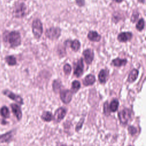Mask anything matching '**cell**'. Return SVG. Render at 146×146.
<instances>
[{
    "instance_id": "cell-1",
    "label": "cell",
    "mask_w": 146,
    "mask_h": 146,
    "mask_svg": "<svg viewBox=\"0 0 146 146\" xmlns=\"http://www.w3.org/2000/svg\"><path fill=\"white\" fill-rule=\"evenodd\" d=\"M3 40L10 45V47L14 48L21 44V36L18 31H13L10 33L6 32L3 34Z\"/></svg>"
},
{
    "instance_id": "cell-2",
    "label": "cell",
    "mask_w": 146,
    "mask_h": 146,
    "mask_svg": "<svg viewBox=\"0 0 146 146\" xmlns=\"http://www.w3.org/2000/svg\"><path fill=\"white\" fill-rule=\"evenodd\" d=\"M32 32L35 39H39L41 38L43 32V24L39 18H35L32 22Z\"/></svg>"
},
{
    "instance_id": "cell-3",
    "label": "cell",
    "mask_w": 146,
    "mask_h": 146,
    "mask_svg": "<svg viewBox=\"0 0 146 146\" xmlns=\"http://www.w3.org/2000/svg\"><path fill=\"white\" fill-rule=\"evenodd\" d=\"M61 33L62 30L59 27H51L46 30L45 36L50 40H55L59 38Z\"/></svg>"
},
{
    "instance_id": "cell-4",
    "label": "cell",
    "mask_w": 146,
    "mask_h": 146,
    "mask_svg": "<svg viewBox=\"0 0 146 146\" xmlns=\"http://www.w3.org/2000/svg\"><path fill=\"white\" fill-rule=\"evenodd\" d=\"M27 6L25 3L21 2L16 4L13 10V14L16 18H23L26 14Z\"/></svg>"
},
{
    "instance_id": "cell-5",
    "label": "cell",
    "mask_w": 146,
    "mask_h": 146,
    "mask_svg": "<svg viewBox=\"0 0 146 146\" xmlns=\"http://www.w3.org/2000/svg\"><path fill=\"white\" fill-rule=\"evenodd\" d=\"M2 92L3 95L7 96L9 99L14 100V102L18 103V104H23V100L21 96L14 94V92L9 90L8 89H5L3 90Z\"/></svg>"
},
{
    "instance_id": "cell-6",
    "label": "cell",
    "mask_w": 146,
    "mask_h": 146,
    "mask_svg": "<svg viewBox=\"0 0 146 146\" xmlns=\"http://www.w3.org/2000/svg\"><path fill=\"white\" fill-rule=\"evenodd\" d=\"M131 116V111L128 108H124L118 113V117L121 122L123 124L128 123Z\"/></svg>"
},
{
    "instance_id": "cell-7",
    "label": "cell",
    "mask_w": 146,
    "mask_h": 146,
    "mask_svg": "<svg viewBox=\"0 0 146 146\" xmlns=\"http://www.w3.org/2000/svg\"><path fill=\"white\" fill-rule=\"evenodd\" d=\"M133 37V34L131 31H122L117 36V39L119 42L125 43L130 41Z\"/></svg>"
},
{
    "instance_id": "cell-8",
    "label": "cell",
    "mask_w": 146,
    "mask_h": 146,
    "mask_svg": "<svg viewBox=\"0 0 146 146\" xmlns=\"http://www.w3.org/2000/svg\"><path fill=\"white\" fill-rule=\"evenodd\" d=\"M60 97L62 101L65 103L68 104L69 103L72 97V92L70 90H64L60 91Z\"/></svg>"
},
{
    "instance_id": "cell-9",
    "label": "cell",
    "mask_w": 146,
    "mask_h": 146,
    "mask_svg": "<svg viewBox=\"0 0 146 146\" xmlns=\"http://www.w3.org/2000/svg\"><path fill=\"white\" fill-rule=\"evenodd\" d=\"M83 55L86 63L87 64H91L94 58V52L93 50L91 48H86L83 51Z\"/></svg>"
},
{
    "instance_id": "cell-10",
    "label": "cell",
    "mask_w": 146,
    "mask_h": 146,
    "mask_svg": "<svg viewBox=\"0 0 146 146\" xmlns=\"http://www.w3.org/2000/svg\"><path fill=\"white\" fill-rule=\"evenodd\" d=\"M83 59L82 58H80L75 64L74 74L76 77H80L83 72Z\"/></svg>"
},
{
    "instance_id": "cell-11",
    "label": "cell",
    "mask_w": 146,
    "mask_h": 146,
    "mask_svg": "<svg viewBox=\"0 0 146 146\" xmlns=\"http://www.w3.org/2000/svg\"><path fill=\"white\" fill-rule=\"evenodd\" d=\"M66 114V110L63 107H60L58 108L54 113V120L56 122L60 121L65 116Z\"/></svg>"
},
{
    "instance_id": "cell-12",
    "label": "cell",
    "mask_w": 146,
    "mask_h": 146,
    "mask_svg": "<svg viewBox=\"0 0 146 146\" xmlns=\"http://www.w3.org/2000/svg\"><path fill=\"white\" fill-rule=\"evenodd\" d=\"M14 135V130H10L5 133L0 134V143H6L10 142Z\"/></svg>"
},
{
    "instance_id": "cell-13",
    "label": "cell",
    "mask_w": 146,
    "mask_h": 146,
    "mask_svg": "<svg viewBox=\"0 0 146 146\" xmlns=\"http://www.w3.org/2000/svg\"><path fill=\"white\" fill-rule=\"evenodd\" d=\"M87 37L89 40L94 42H99L102 39L101 35L95 30H90L88 33Z\"/></svg>"
},
{
    "instance_id": "cell-14",
    "label": "cell",
    "mask_w": 146,
    "mask_h": 146,
    "mask_svg": "<svg viewBox=\"0 0 146 146\" xmlns=\"http://www.w3.org/2000/svg\"><path fill=\"white\" fill-rule=\"evenodd\" d=\"M10 107L13 114L15 116L18 120H20L22 117V112L21 107L17 104L12 103L10 104Z\"/></svg>"
},
{
    "instance_id": "cell-15",
    "label": "cell",
    "mask_w": 146,
    "mask_h": 146,
    "mask_svg": "<svg viewBox=\"0 0 146 146\" xmlns=\"http://www.w3.org/2000/svg\"><path fill=\"white\" fill-rule=\"evenodd\" d=\"M67 42L70 43V46L72 51H74V52H77L78 51H79L81 46V43L79 40L75 39L72 40H67Z\"/></svg>"
},
{
    "instance_id": "cell-16",
    "label": "cell",
    "mask_w": 146,
    "mask_h": 146,
    "mask_svg": "<svg viewBox=\"0 0 146 146\" xmlns=\"http://www.w3.org/2000/svg\"><path fill=\"white\" fill-rule=\"evenodd\" d=\"M127 63V60L126 59H121L120 58H116L112 60V64L116 67H121L125 66Z\"/></svg>"
},
{
    "instance_id": "cell-17",
    "label": "cell",
    "mask_w": 146,
    "mask_h": 146,
    "mask_svg": "<svg viewBox=\"0 0 146 146\" xmlns=\"http://www.w3.org/2000/svg\"><path fill=\"white\" fill-rule=\"evenodd\" d=\"M95 77L93 75L89 74L84 78L83 80V84L87 86H90L93 84L95 82Z\"/></svg>"
},
{
    "instance_id": "cell-18",
    "label": "cell",
    "mask_w": 146,
    "mask_h": 146,
    "mask_svg": "<svg viewBox=\"0 0 146 146\" xmlns=\"http://www.w3.org/2000/svg\"><path fill=\"white\" fill-rule=\"evenodd\" d=\"M138 74H139V71L137 69H135V68L133 69L131 71V72L129 73V74L128 75L127 81L129 83L133 82L137 79Z\"/></svg>"
},
{
    "instance_id": "cell-19",
    "label": "cell",
    "mask_w": 146,
    "mask_h": 146,
    "mask_svg": "<svg viewBox=\"0 0 146 146\" xmlns=\"http://www.w3.org/2000/svg\"><path fill=\"white\" fill-rule=\"evenodd\" d=\"M123 17H123L122 13H120V12H119V11H115L112 14V22L115 23V24H116L119 22L121 21L123 19Z\"/></svg>"
},
{
    "instance_id": "cell-20",
    "label": "cell",
    "mask_w": 146,
    "mask_h": 146,
    "mask_svg": "<svg viewBox=\"0 0 146 146\" xmlns=\"http://www.w3.org/2000/svg\"><path fill=\"white\" fill-rule=\"evenodd\" d=\"M144 27H145V20L143 18H141L138 20L136 24V26H135L136 29L137 31L141 32L144 30Z\"/></svg>"
},
{
    "instance_id": "cell-21",
    "label": "cell",
    "mask_w": 146,
    "mask_h": 146,
    "mask_svg": "<svg viewBox=\"0 0 146 146\" xmlns=\"http://www.w3.org/2000/svg\"><path fill=\"white\" fill-rule=\"evenodd\" d=\"M0 115L1 116L5 119H7L10 117V111L7 107L3 106L0 109Z\"/></svg>"
},
{
    "instance_id": "cell-22",
    "label": "cell",
    "mask_w": 146,
    "mask_h": 146,
    "mask_svg": "<svg viewBox=\"0 0 146 146\" xmlns=\"http://www.w3.org/2000/svg\"><path fill=\"white\" fill-rule=\"evenodd\" d=\"M5 61L9 66H15L17 64V60L14 56L8 55L5 57Z\"/></svg>"
},
{
    "instance_id": "cell-23",
    "label": "cell",
    "mask_w": 146,
    "mask_h": 146,
    "mask_svg": "<svg viewBox=\"0 0 146 146\" xmlns=\"http://www.w3.org/2000/svg\"><path fill=\"white\" fill-rule=\"evenodd\" d=\"M119 106V101L117 99L112 100L109 106V110L112 112H115L117 111Z\"/></svg>"
},
{
    "instance_id": "cell-24",
    "label": "cell",
    "mask_w": 146,
    "mask_h": 146,
    "mask_svg": "<svg viewBox=\"0 0 146 146\" xmlns=\"http://www.w3.org/2000/svg\"><path fill=\"white\" fill-rule=\"evenodd\" d=\"M106 71L104 69H102L100 70L98 74V79L101 83H104L106 82Z\"/></svg>"
},
{
    "instance_id": "cell-25",
    "label": "cell",
    "mask_w": 146,
    "mask_h": 146,
    "mask_svg": "<svg viewBox=\"0 0 146 146\" xmlns=\"http://www.w3.org/2000/svg\"><path fill=\"white\" fill-rule=\"evenodd\" d=\"M41 118L45 121H50L52 119L53 116L52 113L49 111H44L42 113Z\"/></svg>"
},
{
    "instance_id": "cell-26",
    "label": "cell",
    "mask_w": 146,
    "mask_h": 146,
    "mask_svg": "<svg viewBox=\"0 0 146 146\" xmlns=\"http://www.w3.org/2000/svg\"><path fill=\"white\" fill-rule=\"evenodd\" d=\"M62 87V83L59 80H55L52 83V88L53 90L55 92H58L59 91Z\"/></svg>"
},
{
    "instance_id": "cell-27",
    "label": "cell",
    "mask_w": 146,
    "mask_h": 146,
    "mask_svg": "<svg viewBox=\"0 0 146 146\" xmlns=\"http://www.w3.org/2000/svg\"><path fill=\"white\" fill-rule=\"evenodd\" d=\"M80 87V83L78 80H74L72 82V86H71V92L73 93L76 92L79 89Z\"/></svg>"
},
{
    "instance_id": "cell-28",
    "label": "cell",
    "mask_w": 146,
    "mask_h": 146,
    "mask_svg": "<svg viewBox=\"0 0 146 146\" xmlns=\"http://www.w3.org/2000/svg\"><path fill=\"white\" fill-rule=\"evenodd\" d=\"M139 15H140V13L136 11V10H135L131 16V18H130V21L132 23H135L136 22V21L138 20L139 19Z\"/></svg>"
},
{
    "instance_id": "cell-29",
    "label": "cell",
    "mask_w": 146,
    "mask_h": 146,
    "mask_svg": "<svg viewBox=\"0 0 146 146\" xmlns=\"http://www.w3.org/2000/svg\"><path fill=\"white\" fill-rule=\"evenodd\" d=\"M71 66L68 63H66L63 66V71L66 75H69L71 72Z\"/></svg>"
},
{
    "instance_id": "cell-30",
    "label": "cell",
    "mask_w": 146,
    "mask_h": 146,
    "mask_svg": "<svg viewBox=\"0 0 146 146\" xmlns=\"http://www.w3.org/2000/svg\"><path fill=\"white\" fill-rule=\"evenodd\" d=\"M75 1L76 3V5L80 7L84 6V5L86 4L85 0H75Z\"/></svg>"
},
{
    "instance_id": "cell-31",
    "label": "cell",
    "mask_w": 146,
    "mask_h": 146,
    "mask_svg": "<svg viewBox=\"0 0 146 146\" xmlns=\"http://www.w3.org/2000/svg\"><path fill=\"white\" fill-rule=\"evenodd\" d=\"M84 123V118H82L80 119V120L79 121V123L77 124L76 126V128H75V129L76 131H79L82 127V125Z\"/></svg>"
},
{
    "instance_id": "cell-32",
    "label": "cell",
    "mask_w": 146,
    "mask_h": 146,
    "mask_svg": "<svg viewBox=\"0 0 146 146\" xmlns=\"http://www.w3.org/2000/svg\"><path fill=\"white\" fill-rule=\"evenodd\" d=\"M128 130L129 131V132L132 135H134L137 132V130H136V128L135 127H134L133 126H129L128 128Z\"/></svg>"
},
{
    "instance_id": "cell-33",
    "label": "cell",
    "mask_w": 146,
    "mask_h": 146,
    "mask_svg": "<svg viewBox=\"0 0 146 146\" xmlns=\"http://www.w3.org/2000/svg\"><path fill=\"white\" fill-rule=\"evenodd\" d=\"M109 107L108 106V103L107 102H106L104 104V112L105 114H108V113H109Z\"/></svg>"
},
{
    "instance_id": "cell-34",
    "label": "cell",
    "mask_w": 146,
    "mask_h": 146,
    "mask_svg": "<svg viewBox=\"0 0 146 146\" xmlns=\"http://www.w3.org/2000/svg\"><path fill=\"white\" fill-rule=\"evenodd\" d=\"M113 1H114L115 2L117 3H121L122 2L124 1V0H112Z\"/></svg>"
},
{
    "instance_id": "cell-35",
    "label": "cell",
    "mask_w": 146,
    "mask_h": 146,
    "mask_svg": "<svg viewBox=\"0 0 146 146\" xmlns=\"http://www.w3.org/2000/svg\"><path fill=\"white\" fill-rule=\"evenodd\" d=\"M137 2L140 3H142V4L145 3V0H137Z\"/></svg>"
},
{
    "instance_id": "cell-36",
    "label": "cell",
    "mask_w": 146,
    "mask_h": 146,
    "mask_svg": "<svg viewBox=\"0 0 146 146\" xmlns=\"http://www.w3.org/2000/svg\"><path fill=\"white\" fill-rule=\"evenodd\" d=\"M57 146H66V145H65V144H59Z\"/></svg>"
},
{
    "instance_id": "cell-37",
    "label": "cell",
    "mask_w": 146,
    "mask_h": 146,
    "mask_svg": "<svg viewBox=\"0 0 146 146\" xmlns=\"http://www.w3.org/2000/svg\"><path fill=\"white\" fill-rule=\"evenodd\" d=\"M23 1H26V0H23Z\"/></svg>"
}]
</instances>
